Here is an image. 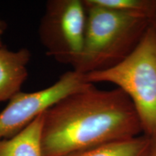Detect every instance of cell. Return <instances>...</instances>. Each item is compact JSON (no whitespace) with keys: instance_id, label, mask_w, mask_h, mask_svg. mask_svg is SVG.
Masks as SVG:
<instances>
[{"instance_id":"obj_1","label":"cell","mask_w":156,"mask_h":156,"mask_svg":"<svg viewBox=\"0 0 156 156\" xmlns=\"http://www.w3.org/2000/svg\"><path fill=\"white\" fill-rule=\"evenodd\" d=\"M141 132L135 109L122 90L90 84L44 113V156H65Z\"/></svg>"},{"instance_id":"obj_2","label":"cell","mask_w":156,"mask_h":156,"mask_svg":"<svg viewBox=\"0 0 156 156\" xmlns=\"http://www.w3.org/2000/svg\"><path fill=\"white\" fill-rule=\"evenodd\" d=\"M86 24L82 53L72 67L83 75L110 69L135 49L151 20L84 0Z\"/></svg>"},{"instance_id":"obj_3","label":"cell","mask_w":156,"mask_h":156,"mask_svg":"<svg viewBox=\"0 0 156 156\" xmlns=\"http://www.w3.org/2000/svg\"><path fill=\"white\" fill-rule=\"evenodd\" d=\"M87 83H109L131 101L142 132L156 130V32L149 26L135 49L110 69L85 75Z\"/></svg>"},{"instance_id":"obj_4","label":"cell","mask_w":156,"mask_h":156,"mask_svg":"<svg viewBox=\"0 0 156 156\" xmlns=\"http://www.w3.org/2000/svg\"><path fill=\"white\" fill-rule=\"evenodd\" d=\"M86 24L84 0H49L38 28L46 54L73 66L83 47Z\"/></svg>"},{"instance_id":"obj_5","label":"cell","mask_w":156,"mask_h":156,"mask_svg":"<svg viewBox=\"0 0 156 156\" xmlns=\"http://www.w3.org/2000/svg\"><path fill=\"white\" fill-rule=\"evenodd\" d=\"M90 84L85 75L73 69L46 88L18 93L0 112V141L16 135L55 103Z\"/></svg>"},{"instance_id":"obj_6","label":"cell","mask_w":156,"mask_h":156,"mask_svg":"<svg viewBox=\"0 0 156 156\" xmlns=\"http://www.w3.org/2000/svg\"><path fill=\"white\" fill-rule=\"evenodd\" d=\"M31 53L28 48L10 51L0 48V103L10 101L21 92L28 75Z\"/></svg>"},{"instance_id":"obj_7","label":"cell","mask_w":156,"mask_h":156,"mask_svg":"<svg viewBox=\"0 0 156 156\" xmlns=\"http://www.w3.org/2000/svg\"><path fill=\"white\" fill-rule=\"evenodd\" d=\"M44 113L16 135L0 141V156H44Z\"/></svg>"},{"instance_id":"obj_8","label":"cell","mask_w":156,"mask_h":156,"mask_svg":"<svg viewBox=\"0 0 156 156\" xmlns=\"http://www.w3.org/2000/svg\"><path fill=\"white\" fill-rule=\"evenodd\" d=\"M148 144L149 137L143 134L108 142L65 156H147Z\"/></svg>"},{"instance_id":"obj_9","label":"cell","mask_w":156,"mask_h":156,"mask_svg":"<svg viewBox=\"0 0 156 156\" xmlns=\"http://www.w3.org/2000/svg\"><path fill=\"white\" fill-rule=\"evenodd\" d=\"M97 5L127 14L146 17L151 20L156 0H93Z\"/></svg>"},{"instance_id":"obj_10","label":"cell","mask_w":156,"mask_h":156,"mask_svg":"<svg viewBox=\"0 0 156 156\" xmlns=\"http://www.w3.org/2000/svg\"><path fill=\"white\" fill-rule=\"evenodd\" d=\"M149 144L147 152V156H156V130L148 136Z\"/></svg>"},{"instance_id":"obj_11","label":"cell","mask_w":156,"mask_h":156,"mask_svg":"<svg viewBox=\"0 0 156 156\" xmlns=\"http://www.w3.org/2000/svg\"><path fill=\"white\" fill-rule=\"evenodd\" d=\"M6 28H7V24L3 20L0 18V48L5 47L2 42V36L5 34Z\"/></svg>"},{"instance_id":"obj_12","label":"cell","mask_w":156,"mask_h":156,"mask_svg":"<svg viewBox=\"0 0 156 156\" xmlns=\"http://www.w3.org/2000/svg\"><path fill=\"white\" fill-rule=\"evenodd\" d=\"M151 24L152 25V27L154 28V30L156 32V6H155V12H154V15L153 17H152L151 20Z\"/></svg>"}]
</instances>
